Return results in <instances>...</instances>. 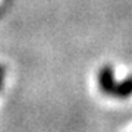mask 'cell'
Listing matches in <instances>:
<instances>
[{
  "label": "cell",
  "instance_id": "cell-1",
  "mask_svg": "<svg viewBox=\"0 0 132 132\" xmlns=\"http://www.w3.org/2000/svg\"><path fill=\"white\" fill-rule=\"evenodd\" d=\"M97 82H98L100 91L106 95L113 97L114 88H116V79H114V71L110 65H104L100 68L98 75H97Z\"/></svg>",
  "mask_w": 132,
  "mask_h": 132
},
{
  "label": "cell",
  "instance_id": "cell-2",
  "mask_svg": "<svg viewBox=\"0 0 132 132\" xmlns=\"http://www.w3.org/2000/svg\"><path fill=\"white\" fill-rule=\"evenodd\" d=\"M131 95H132V75H129L125 79H122L120 82L116 84L113 97H116L119 100H126Z\"/></svg>",
  "mask_w": 132,
  "mask_h": 132
},
{
  "label": "cell",
  "instance_id": "cell-3",
  "mask_svg": "<svg viewBox=\"0 0 132 132\" xmlns=\"http://www.w3.org/2000/svg\"><path fill=\"white\" fill-rule=\"evenodd\" d=\"M3 76H5V68L0 65V88H2V84H3Z\"/></svg>",
  "mask_w": 132,
  "mask_h": 132
}]
</instances>
